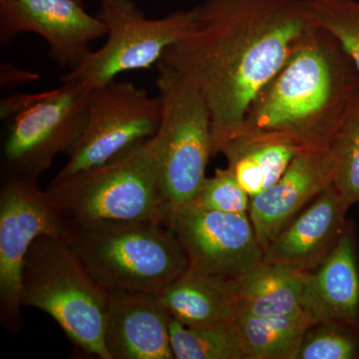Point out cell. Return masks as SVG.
<instances>
[{"mask_svg": "<svg viewBox=\"0 0 359 359\" xmlns=\"http://www.w3.org/2000/svg\"><path fill=\"white\" fill-rule=\"evenodd\" d=\"M192 9L188 32L160 61L204 97L216 156L316 21L306 0H205Z\"/></svg>", "mask_w": 359, "mask_h": 359, "instance_id": "obj_1", "label": "cell"}, {"mask_svg": "<svg viewBox=\"0 0 359 359\" xmlns=\"http://www.w3.org/2000/svg\"><path fill=\"white\" fill-rule=\"evenodd\" d=\"M359 101V73L316 23L259 92L243 131L278 135L302 151L327 150Z\"/></svg>", "mask_w": 359, "mask_h": 359, "instance_id": "obj_2", "label": "cell"}, {"mask_svg": "<svg viewBox=\"0 0 359 359\" xmlns=\"http://www.w3.org/2000/svg\"><path fill=\"white\" fill-rule=\"evenodd\" d=\"M45 191L70 233L94 224L169 219L152 138L102 166L51 181Z\"/></svg>", "mask_w": 359, "mask_h": 359, "instance_id": "obj_3", "label": "cell"}, {"mask_svg": "<svg viewBox=\"0 0 359 359\" xmlns=\"http://www.w3.org/2000/svg\"><path fill=\"white\" fill-rule=\"evenodd\" d=\"M66 243L107 294H158L189 266L178 238L161 222L77 226Z\"/></svg>", "mask_w": 359, "mask_h": 359, "instance_id": "obj_4", "label": "cell"}, {"mask_svg": "<svg viewBox=\"0 0 359 359\" xmlns=\"http://www.w3.org/2000/svg\"><path fill=\"white\" fill-rule=\"evenodd\" d=\"M23 306L51 316L85 353L110 359L104 340L108 294L67 243L40 236L25 257Z\"/></svg>", "mask_w": 359, "mask_h": 359, "instance_id": "obj_5", "label": "cell"}, {"mask_svg": "<svg viewBox=\"0 0 359 359\" xmlns=\"http://www.w3.org/2000/svg\"><path fill=\"white\" fill-rule=\"evenodd\" d=\"M162 113L153 137L160 184L170 212L192 203L212 157L211 112L204 97L165 63L156 65Z\"/></svg>", "mask_w": 359, "mask_h": 359, "instance_id": "obj_6", "label": "cell"}, {"mask_svg": "<svg viewBox=\"0 0 359 359\" xmlns=\"http://www.w3.org/2000/svg\"><path fill=\"white\" fill-rule=\"evenodd\" d=\"M96 16L107 27V41L63 75L62 83L91 90L109 83L122 73L150 69L168 47L185 36L193 9L150 20L133 0H99Z\"/></svg>", "mask_w": 359, "mask_h": 359, "instance_id": "obj_7", "label": "cell"}, {"mask_svg": "<svg viewBox=\"0 0 359 359\" xmlns=\"http://www.w3.org/2000/svg\"><path fill=\"white\" fill-rule=\"evenodd\" d=\"M162 113L159 95L132 81L113 80L90 90L86 122L69 160L52 181L102 166L157 133Z\"/></svg>", "mask_w": 359, "mask_h": 359, "instance_id": "obj_8", "label": "cell"}, {"mask_svg": "<svg viewBox=\"0 0 359 359\" xmlns=\"http://www.w3.org/2000/svg\"><path fill=\"white\" fill-rule=\"evenodd\" d=\"M89 93L62 83L13 116L2 146L1 176L39 183L56 156L69 155L83 132Z\"/></svg>", "mask_w": 359, "mask_h": 359, "instance_id": "obj_9", "label": "cell"}, {"mask_svg": "<svg viewBox=\"0 0 359 359\" xmlns=\"http://www.w3.org/2000/svg\"><path fill=\"white\" fill-rule=\"evenodd\" d=\"M67 242L70 231L39 184L1 176L0 186V321L7 332L22 327L25 257L40 236Z\"/></svg>", "mask_w": 359, "mask_h": 359, "instance_id": "obj_10", "label": "cell"}, {"mask_svg": "<svg viewBox=\"0 0 359 359\" xmlns=\"http://www.w3.org/2000/svg\"><path fill=\"white\" fill-rule=\"evenodd\" d=\"M168 226L188 259L189 269L238 278L264 261L249 214H228L186 205L170 212Z\"/></svg>", "mask_w": 359, "mask_h": 359, "instance_id": "obj_11", "label": "cell"}, {"mask_svg": "<svg viewBox=\"0 0 359 359\" xmlns=\"http://www.w3.org/2000/svg\"><path fill=\"white\" fill-rule=\"evenodd\" d=\"M25 32L41 36L51 60L70 71L91 53V42L107 35V27L77 0H0V45Z\"/></svg>", "mask_w": 359, "mask_h": 359, "instance_id": "obj_12", "label": "cell"}, {"mask_svg": "<svg viewBox=\"0 0 359 359\" xmlns=\"http://www.w3.org/2000/svg\"><path fill=\"white\" fill-rule=\"evenodd\" d=\"M330 149L304 151L273 186L250 198L249 216L263 250L316 197L332 185Z\"/></svg>", "mask_w": 359, "mask_h": 359, "instance_id": "obj_13", "label": "cell"}, {"mask_svg": "<svg viewBox=\"0 0 359 359\" xmlns=\"http://www.w3.org/2000/svg\"><path fill=\"white\" fill-rule=\"evenodd\" d=\"M351 207L332 185L328 187L266 245L263 262L304 273L318 268L346 230Z\"/></svg>", "mask_w": 359, "mask_h": 359, "instance_id": "obj_14", "label": "cell"}, {"mask_svg": "<svg viewBox=\"0 0 359 359\" xmlns=\"http://www.w3.org/2000/svg\"><path fill=\"white\" fill-rule=\"evenodd\" d=\"M171 320L156 294L109 292L104 340L110 359H173Z\"/></svg>", "mask_w": 359, "mask_h": 359, "instance_id": "obj_15", "label": "cell"}, {"mask_svg": "<svg viewBox=\"0 0 359 359\" xmlns=\"http://www.w3.org/2000/svg\"><path fill=\"white\" fill-rule=\"evenodd\" d=\"M302 309L313 323L359 327V252L351 221L325 261L304 273Z\"/></svg>", "mask_w": 359, "mask_h": 359, "instance_id": "obj_16", "label": "cell"}, {"mask_svg": "<svg viewBox=\"0 0 359 359\" xmlns=\"http://www.w3.org/2000/svg\"><path fill=\"white\" fill-rule=\"evenodd\" d=\"M174 320L184 325L236 320V278L187 269L157 294Z\"/></svg>", "mask_w": 359, "mask_h": 359, "instance_id": "obj_17", "label": "cell"}, {"mask_svg": "<svg viewBox=\"0 0 359 359\" xmlns=\"http://www.w3.org/2000/svg\"><path fill=\"white\" fill-rule=\"evenodd\" d=\"M289 139L275 134L242 131L226 142L221 153L229 169L250 198L273 186L299 153Z\"/></svg>", "mask_w": 359, "mask_h": 359, "instance_id": "obj_18", "label": "cell"}, {"mask_svg": "<svg viewBox=\"0 0 359 359\" xmlns=\"http://www.w3.org/2000/svg\"><path fill=\"white\" fill-rule=\"evenodd\" d=\"M304 273L283 264L263 262L245 275L236 278L237 313L257 316L304 313Z\"/></svg>", "mask_w": 359, "mask_h": 359, "instance_id": "obj_19", "label": "cell"}, {"mask_svg": "<svg viewBox=\"0 0 359 359\" xmlns=\"http://www.w3.org/2000/svg\"><path fill=\"white\" fill-rule=\"evenodd\" d=\"M245 359H297L313 321L306 313L285 316L236 314Z\"/></svg>", "mask_w": 359, "mask_h": 359, "instance_id": "obj_20", "label": "cell"}, {"mask_svg": "<svg viewBox=\"0 0 359 359\" xmlns=\"http://www.w3.org/2000/svg\"><path fill=\"white\" fill-rule=\"evenodd\" d=\"M170 339L176 359H245L235 321L189 325L172 318Z\"/></svg>", "mask_w": 359, "mask_h": 359, "instance_id": "obj_21", "label": "cell"}, {"mask_svg": "<svg viewBox=\"0 0 359 359\" xmlns=\"http://www.w3.org/2000/svg\"><path fill=\"white\" fill-rule=\"evenodd\" d=\"M330 150L334 160L332 187L349 205L359 204V101Z\"/></svg>", "mask_w": 359, "mask_h": 359, "instance_id": "obj_22", "label": "cell"}, {"mask_svg": "<svg viewBox=\"0 0 359 359\" xmlns=\"http://www.w3.org/2000/svg\"><path fill=\"white\" fill-rule=\"evenodd\" d=\"M316 23L339 42L359 73V0H306Z\"/></svg>", "mask_w": 359, "mask_h": 359, "instance_id": "obj_23", "label": "cell"}, {"mask_svg": "<svg viewBox=\"0 0 359 359\" xmlns=\"http://www.w3.org/2000/svg\"><path fill=\"white\" fill-rule=\"evenodd\" d=\"M297 359H359V327L313 323L304 334Z\"/></svg>", "mask_w": 359, "mask_h": 359, "instance_id": "obj_24", "label": "cell"}, {"mask_svg": "<svg viewBox=\"0 0 359 359\" xmlns=\"http://www.w3.org/2000/svg\"><path fill=\"white\" fill-rule=\"evenodd\" d=\"M191 205L210 211L249 214L250 197L226 167L217 169L214 176L205 178Z\"/></svg>", "mask_w": 359, "mask_h": 359, "instance_id": "obj_25", "label": "cell"}, {"mask_svg": "<svg viewBox=\"0 0 359 359\" xmlns=\"http://www.w3.org/2000/svg\"><path fill=\"white\" fill-rule=\"evenodd\" d=\"M40 78L39 73L32 72L18 67L13 62L1 63L0 66V86L1 90L13 89L14 87L20 86L36 81Z\"/></svg>", "mask_w": 359, "mask_h": 359, "instance_id": "obj_26", "label": "cell"}, {"mask_svg": "<svg viewBox=\"0 0 359 359\" xmlns=\"http://www.w3.org/2000/svg\"><path fill=\"white\" fill-rule=\"evenodd\" d=\"M78 2H80V4H82V0H77Z\"/></svg>", "mask_w": 359, "mask_h": 359, "instance_id": "obj_27", "label": "cell"}]
</instances>
